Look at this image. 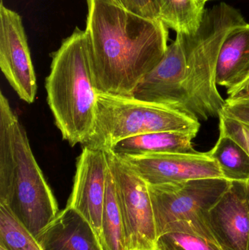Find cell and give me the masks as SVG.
I'll return each mask as SVG.
<instances>
[{"label":"cell","instance_id":"27","mask_svg":"<svg viewBox=\"0 0 249 250\" xmlns=\"http://www.w3.org/2000/svg\"><path fill=\"white\" fill-rule=\"evenodd\" d=\"M0 250H7L4 249V248H3V247L0 246Z\"/></svg>","mask_w":249,"mask_h":250},{"label":"cell","instance_id":"8","mask_svg":"<svg viewBox=\"0 0 249 250\" xmlns=\"http://www.w3.org/2000/svg\"><path fill=\"white\" fill-rule=\"evenodd\" d=\"M0 67L20 100L31 104L36 98V75L21 17L0 6Z\"/></svg>","mask_w":249,"mask_h":250},{"label":"cell","instance_id":"5","mask_svg":"<svg viewBox=\"0 0 249 250\" xmlns=\"http://www.w3.org/2000/svg\"><path fill=\"white\" fill-rule=\"evenodd\" d=\"M200 122L164 105L98 92L93 127L83 147L108 151L121 140L151 132H194Z\"/></svg>","mask_w":249,"mask_h":250},{"label":"cell","instance_id":"23","mask_svg":"<svg viewBox=\"0 0 249 250\" xmlns=\"http://www.w3.org/2000/svg\"><path fill=\"white\" fill-rule=\"evenodd\" d=\"M123 7L138 16L159 20V0H121Z\"/></svg>","mask_w":249,"mask_h":250},{"label":"cell","instance_id":"3","mask_svg":"<svg viewBox=\"0 0 249 250\" xmlns=\"http://www.w3.org/2000/svg\"><path fill=\"white\" fill-rule=\"evenodd\" d=\"M47 100L62 138L83 144L95 123L98 89L86 31L76 27L52 54Z\"/></svg>","mask_w":249,"mask_h":250},{"label":"cell","instance_id":"21","mask_svg":"<svg viewBox=\"0 0 249 250\" xmlns=\"http://www.w3.org/2000/svg\"><path fill=\"white\" fill-rule=\"evenodd\" d=\"M219 133L225 134L233 138L249 154V126L236 120L220 115Z\"/></svg>","mask_w":249,"mask_h":250},{"label":"cell","instance_id":"17","mask_svg":"<svg viewBox=\"0 0 249 250\" xmlns=\"http://www.w3.org/2000/svg\"><path fill=\"white\" fill-rule=\"evenodd\" d=\"M207 153L218 163L225 179L249 180V154L233 138L219 133L214 146Z\"/></svg>","mask_w":249,"mask_h":250},{"label":"cell","instance_id":"28","mask_svg":"<svg viewBox=\"0 0 249 250\" xmlns=\"http://www.w3.org/2000/svg\"><path fill=\"white\" fill-rule=\"evenodd\" d=\"M203 1H205V2H207V1H211V0H203Z\"/></svg>","mask_w":249,"mask_h":250},{"label":"cell","instance_id":"11","mask_svg":"<svg viewBox=\"0 0 249 250\" xmlns=\"http://www.w3.org/2000/svg\"><path fill=\"white\" fill-rule=\"evenodd\" d=\"M206 221L222 250H249V179L231 181Z\"/></svg>","mask_w":249,"mask_h":250},{"label":"cell","instance_id":"22","mask_svg":"<svg viewBox=\"0 0 249 250\" xmlns=\"http://www.w3.org/2000/svg\"><path fill=\"white\" fill-rule=\"evenodd\" d=\"M220 115L249 126V97L236 100L227 98Z\"/></svg>","mask_w":249,"mask_h":250},{"label":"cell","instance_id":"7","mask_svg":"<svg viewBox=\"0 0 249 250\" xmlns=\"http://www.w3.org/2000/svg\"><path fill=\"white\" fill-rule=\"evenodd\" d=\"M106 151L122 219L127 250L156 248L158 236L148 184L112 151Z\"/></svg>","mask_w":249,"mask_h":250},{"label":"cell","instance_id":"16","mask_svg":"<svg viewBox=\"0 0 249 250\" xmlns=\"http://www.w3.org/2000/svg\"><path fill=\"white\" fill-rule=\"evenodd\" d=\"M159 21L176 34L194 35L201 26L203 0H159Z\"/></svg>","mask_w":249,"mask_h":250},{"label":"cell","instance_id":"13","mask_svg":"<svg viewBox=\"0 0 249 250\" xmlns=\"http://www.w3.org/2000/svg\"><path fill=\"white\" fill-rule=\"evenodd\" d=\"M36 239L43 250H102L89 223L67 207L39 232Z\"/></svg>","mask_w":249,"mask_h":250},{"label":"cell","instance_id":"12","mask_svg":"<svg viewBox=\"0 0 249 250\" xmlns=\"http://www.w3.org/2000/svg\"><path fill=\"white\" fill-rule=\"evenodd\" d=\"M185 57V36L176 34L175 41L168 45L162 60L139 82L132 97L177 111L180 76Z\"/></svg>","mask_w":249,"mask_h":250},{"label":"cell","instance_id":"19","mask_svg":"<svg viewBox=\"0 0 249 250\" xmlns=\"http://www.w3.org/2000/svg\"><path fill=\"white\" fill-rule=\"evenodd\" d=\"M156 246L161 250H222L187 222L170 225L158 238Z\"/></svg>","mask_w":249,"mask_h":250},{"label":"cell","instance_id":"25","mask_svg":"<svg viewBox=\"0 0 249 250\" xmlns=\"http://www.w3.org/2000/svg\"><path fill=\"white\" fill-rule=\"evenodd\" d=\"M111 1H114V2L116 3V4L122 6V4H121V0H111Z\"/></svg>","mask_w":249,"mask_h":250},{"label":"cell","instance_id":"6","mask_svg":"<svg viewBox=\"0 0 249 250\" xmlns=\"http://www.w3.org/2000/svg\"><path fill=\"white\" fill-rule=\"evenodd\" d=\"M230 182L224 178H209L148 185L158 238L170 225L187 222L202 236L216 242L206 225V216L228 189Z\"/></svg>","mask_w":249,"mask_h":250},{"label":"cell","instance_id":"9","mask_svg":"<svg viewBox=\"0 0 249 250\" xmlns=\"http://www.w3.org/2000/svg\"><path fill=\"white\" fill-rule=\"evenodd\" d=\"M108 169L106 151L83 147L77 158L73 190L67 204L89 223L100 247Z\"/></svg>","mask_w":249,"mask_h":250},{"label":"cell","instance_id":"10","mask_svg":"<svg viewBox=\"0 0 249 250\" xmlns=\"http://www.w3.org/2000/svg\"><path fill=\"white\" fill-rule=\"evenodd\" d=\"M120 158L148 185L179 183L209 178L225 179L218 163L207 152L169 153Z\"/></svg>","mask_w":249,"mask_h":250},{"label":"cell","instance_id":"2","mask_svg":"<svg viewBox=\"0 0 249 250\" xmlns=\"http://www.w3.org/2000/svg\"><path fill=\"white\" fill-rule=\"evenodd\" d=\"M0 204L36 237L58 211L27 134L0 92Z\"/></svg>","mask_w":249,"mask_h":250},{"label":"cell","instance_id":"24","mask_svg":"<svg viewBox=\"0 0 249 250\" xmlns=\"http://www.w3.org/2000/svg\"><path fill=\"white\" fill-rule=\"evenodd\" d=\"M228 94V99L236 100L240 98H248L249 97V78L245 82L227 91Z\"/></svg>","mask_w":249,"mask_h":250},{"label":"cell","instance_id":"4","mask_svg":"<svg viewBox=\"0 0 249 250\" xmlns=\"http://www.w3.org/2000/svg\"><path fill=\"white\" fill-rule=\"evenodd\" d=\"M246 23L239 10L221 2L206 9L195 35H184L186 60L181 69L178 112L198 122L219 118L225 104L216 83L219 51L230 32Z\"/></svg>","mask_w":249,"mask_h":250},{"label":"cell","instance_id":"18","mask_svg":"<svg viewBox=\"0 0 249 250\" xmlns=\"http://www.w3.org/2000/svg\"><path fill=\"white\" fill-rule=\"evenodd\" d=\"M101 248L102 250H127L115 183L110 167L107 176L106 193L102 212Z\"/></svg>","mask_w":249,"mask_h":250},{"label":"cell","instance_id":"20","mask_svg":"<svg viewBox=\"0 0 249 250\" xmlns=\"http://www.w3.org/2000/svg\"><path fill=\"white\" fill-rule=\"evenodd\" d=\"M0 246L7 250H43L36 237L0 204Z\"/></svg>","mask_w":249,"mask_h":250},{"label":"cell","instance_id":"26","mask_svg":"<svg viewBox=\"0 0 249 250\" xmlns=\"http://www.w3.org/2000/svg\"><path fill=\"white\" fill-rule=\"evenodd\" d=\"M161 250L160 249H159V248H158L157 246H156V248H154V249H153V250Z\"/></svg>","mask_w":249,"mask_h":250},{"label":"cell","instance_id":"14","mask_svg":"<svg viewBox=\"0 0 249 250\" xmlns=\"http://www.w3.org/2000/svg\"><path fill=\"white\" fill-rule=\"evenodd\" d=\"M249 78V23L234 29L221 47L216 66V83L231 90Z\"/></svg>","mask_w":249,"mask_h":250},{"label":"cell","instance_id":"15","mask_svg":"<svg viewBox=\"0 0 249 250\" xmlns=\"http://www.w3.org/2000/svg\"><path fill=\"white\" fill-rule=\"evenodd\" d=\"M197 132L171 131L151 132L121 140L111 147L110 151L119 157H142L169 153L198 152L192 141Z\"/></svg>","mask_w":249,"mask_h":250},{"label":"cell","instance_id":"1","mask_svg":"<svg viewBox=\"0 0 249 250\" xmlns=\"http://www.w3.org/2000/svg\"><path fill=\"white\" fill-rule=\"evenodd\" d=\"M86 31L98 92L131 97L141 79L162 60L168 28L111 0H86Z\"/></svg>","mask_w":249,"mask_h":250}]
</instances>
